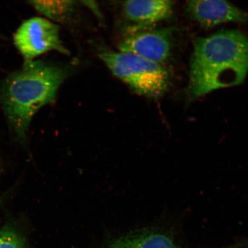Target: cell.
<instances>
[{"label": "cell", "mask_w": 248, "mask_h": 248, "mask_svg": "<svg viewBox=\"0 0 248 248\" xmlns=\"http://www.w3.org/2000/svg\"><path fill=\"white\" fill-rule=\"evenodd\" d=\"M248 74V37L221 31L195 39L187 93L191 100L217 90L239 85Z\"/></svg>", "instance_id": "cell-1"}, {"label": "cell", "mask_w": 248, "mask_h": 248, "mask_svg": "<svg viewBox=\"0 0 248 248\" xmlns=\"http://www.w3.org/2000/svg\"><path fill=\"white\" fill-rule=\"evenodd\" d=\"M68 68L41 61L25 64L0 85V103L18 137L24 139L34 116L57 97Z\"/></svg>", "instance_id": "cell-2"}, {"label": "cell", "mask_w": 248, "mask_h": 248, "mask_svg": "<svg viewBox=\"0 0 248 248\" xmlns=\"http://www.w3.org/2000/svg\"><path fill=\"white\" fill-rule=\"evenodd\" d=\"M99 55L114 76L140 95L156 98L168 89L169 73L162 64L121 51H104Z\"/></svg>", "instance_id": "cell-3"}, {"label": "cell", "mask_w": 248, "mask_h": 248, "mask_svg": "<svg viewBox=\"0 0 248 248\" xmlns=\"http://www.w3.org/2000/svg\"><path fill=\"white\" fill-rule=\"evenodd\" d=\"M59 28L52 21L40 17L30 18L20 25L16 31L14 42L23 57L24 64L49 51L69 55L61 40Z\"/></svg>", "instance_id": "cell-4"}, {"label": "cell", "mask_w": 248, "mask_h": 248, "mask_svg": "<svg viewBox=\"0 0 248 248\" xmlns=\"http://www.w3.org/2000/svg\"><path fill=\"white\" fill-rule=\"evenodd\" d=\"M170 31L145 28L133 29L121 40L119 51L139 56L154 63L162 64L170 52Z\"/></svg>", "instance_id": "cell-5"}, {"label": "cell", "mask_w": 248, "mask_h": 248, "mask_svg": "<svg viewBox=\"0 0 248 248\" xmlns=\"http://www.w3.org/2000/svg\"><path fill=\"white\" fill-rule=\"evenodd\" d=\"M186 11L191 18L206 29L226 23H248V14L221 0H193L188 1Z\"/></svg>", "instance_id": "cell-6"}, {"label": "cell", "mask_w": 248, "mask_h": 248, "mask_svg": "<svg viewBox=\"0 0 248 248\" xmlns=\"http://www.w3.org/2000/svg\"><path fill=\"white\" fill-rule=\"evenodd\" d=\"M122 7L125 16L135 24L134 29H139L168 19L173 13V2L166 0H132L124 2Z\"/></svg>", "instance_id": "cell-7"}, {"label": "cell", "mask_w": 248, "mask_h": 248, "mask_svg": "<svg viewBox=\"0 0 248 248\" xmlns=\"http://www.w3.org/2000/svg\"><path fill=\"white\" fill-rule=\"evenodd\" d=\"M103 248H178L172 235L159 228H148L114 238Z\"/></svg>", "instance_id": "cell-8"}, {"label": "cell", "mask_w": 248, "mask_h": 248, "mask_svg": "<svg viewBox=\"0 0 248 248\" xmlns=\"http://www.w3.org/2000/svg\"><path fill=\"white\" fill-rule=\"evenodd\" d=\"M30 4L49 19L62 21L69 17L75 9L74 1H31Z\"/></svg>", "instance_id": "cell-9"}, {"label": "cell", "mask_w": 248, "mask_h": 248, "mask_svg": "<svg viewBox=\"0 0 248 248\" xmlns=\"http://www.w3.org/2000/svg\"><path fill=\"white\" fill-rule=\"evenodd\" d=\"M0 248H25L23 238L11 227L0 230Z\"/></svg>", "instance_id": "cell-10"}, {"label": "cell", "mask_w": 248, "mask_h": 248, "mask_svg": "<svg viewBox=\"0 0 248 248\" xmlns=\"http://www.w3.org/2000/svg\"></svg>", "instance_id": "cell-11"}]
</instances>
